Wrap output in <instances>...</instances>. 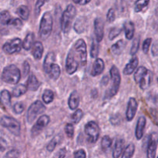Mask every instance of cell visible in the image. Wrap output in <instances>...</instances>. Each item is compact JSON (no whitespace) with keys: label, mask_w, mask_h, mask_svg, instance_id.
<instances>
[{"label":"cell","mask_w":158,"mask_h":158,"mask_svg":"<svg viewBox=\"0 0 158 158\" xmlns=\"http://www.w3.org/2000/svg\"><path fill=\"white\" fill-rule=\"evenodd\" d=\"M87 60L86 42L83 39L77 40L69 49L66 60V71L69 75L77 72L80 66H84Z\"/></svg>","instance_id":"6da1fadb"},{"label":"cell","mask_w":158,"mask_h":158,"mask_svg":"<svg viewBox=\"0 0 158 158\" xmlns=\"http://www.w3.org/2000/svg\"><path fill=\"white\" fill-rule=\"evenodd\" d=\"M110 78L112 80V85L105 93V95L103 97L104 100H110L117 94L120 88V82H121L120 71L117 66H113L110 70Z\"/></svg>","instance_id":"7a4b0ae2"},{"label":"cell","mask_w":158,"mask_h":158,"mask_svg":"<svg viewBox=\"0 0 158 158\" xmlns=\"http://www.w3.org/2000/svg\"><path fill=\"white\" fill-rule=\"evenodd\" d=\"M77 14V9L73 4H69L66 6V9L62 15L60 20L61 29L64 33H68L72 26L73 20L74 19Z\"/></svg>","instance_id":"3957f363"},{"label":"cell","mask_w":158,"mask_h":158,"mask_svg":"<svg viewBox=\"0 0 158 158\" xmlns=\"http://www.w3.org/2000/svg\"><path fill=\"white\" fill-rule=\"evenodd\" d=\"M21 78V72L15 65L11 64L3 69L2 80L9 84H17Z\"/></svg>","instance_id":"277c9868"},{"label":"cell","mask_w":158,"mask_h":158,"mask_svg":"<svg viewBox=\"0 0 158 158\" xmlns=\"http://www.w3.org/2000/svg\"><path fill=\"white\" fill-rule=\"evenodd\" d=\"M53 19L50 12H46L42 16L40 23L39 35L42 40H46L49 37L52 30Z\"/></svg>","instance_id":"5b68a950"},{"label":"cell","mask_w":158,"mask_h":158,"mask_svg":"<svg viewBox=\"0 0 158 158\" xmlns=\"http://www.w3.org/2000/svg\"><path fill=\"white\" fill-rule=\"evenodd\" d=\"M0 124H1L2 127L7 129L13 135L16 136V137L20 135V132H21L20 123L18 120H15L13 117H7V116H4V117H1Z\"/></svg>","instance_id":"8992f818"},{"label":"cell","mask_w":158,"mask_h":158,"mask_svg":"<svg viewBox=\"0 0 158 158\" xmlns=\"http://www.w3.org/2000/svg\"><path fill=\"white\" fill-rule=\"evenodd\" d=\"M46 110V106L40 100H36L30 105L27 112V121L32 123L37 117Z\"/></svg>","instance_id":"52a82bcc"},{"label":"cell","mask_w":158,"mask_h":158,"mask_svg":"<svg viewBox=\"0 0 158 158\" xmlns=\"http://www.w3.org/2000/svg\"><path fill=\"white\" fill-rule=\"evenodd\" d=\"M85 134L87 135L89 143H96L100 136V127L95 121H89L84 127Z\"/></svg>","instance_id":"ba28073f"},{"label":"cell","mask_w":158,"mask_h":158,"mask_svg":"<svg viewBox=\"0 0 158 158\" xmlns=\"http://www.w3.org/2000/svg\"><path fill=\"white\" fill-rule=\"evenodd\" d=\"M23 48V41L19 38H14L6 42L2 46V49L6 53L12 54L19 52Z\"/></svg>","instance_id":"9c48e42d"},{"label":"cell","mask_w":158,"mask_h":158,"mask_svg":"<svg viewBox=\"0 0 158 158\" xmlns=\"http://www.w3.org/2000/svg\"><path fill=\"white\" fill-rule=\"evenodd\" d=\"M49 122H50V118L48 115H42L41 117H39L36 123L33 125L31 130L32 137L38 136L43 131V129L49 124Z\"/></svg>","instance_id":"30bf717a"},{"label":"cell","mask_w":158,"mask_h":158,"mask_svg":"<svg viewBox=\"0 0 158 158\" xmlns=\"http://www.w3.org/2000/svg\"><path fill=\"white\" fill-rule=\"evenodd\" d=\"M158 145V134L153 132L150 134L149 140L148 143V149H147V157L155 158L157 148Z\"/></svg>","instance_id":"8fae6325"},{"label":"cell","mask_w":158,"mask_h":158,"mask_svg":"<svg viewBox=\"0 0 158 158\" xmlns=\"http://www.w3.org/2000/svg\"><path fill=\"white\" fill-rule=\"evenodd\" d=\"M138 103L134 97H131L127 103V107L126 111V118L127 121H131L134 118L137 113Z\"/></svg>","instance_id":"7c38bea8"},{"label":"cell","mask_w":158,"mask_h":158,"mask_svg":"<svg viewBox=\"0 0 158 158\" xmlns=\"http://www.w3.org/2000/svg\"><path fill=\"white\" fill-rule=\"evenodd\" d=\"M94 32L96 40L98 43L101 42L104 35V23L101 18H96L94 20Z\"/></svg>","instance_id":"4fadbf2b"},{"label":"cell","mask_w":158,"mask_h":158,"mask_svg":"<svg viewBox=\"0 0 158 158\" xmlns=\"http://www.w3.org/2000/svg\"><path fill=\"white\" fill-rule=\"evenodd\" d=\"M139 63V60L137 56H134L129 62L128 63H127V65L125 66L124 69H123V73L124 75L129 76L131 75L134 72L136 69L137 68Z\"/></svg>","instance_id":"5bb4252c"},{"label":"cell","mask_w":158,"mask_h":158,"mask_svg":"<svg viewBox=\"0 0 158 158\" xmlns=\"http://www.w3.org/2000/svg\"><path fill=\"white\" fill-rule=\"evenodd\" d=\"M146 118L144 117H139L135 130V136L137 140H140L143 137L145 126H146Z\"/></svg>","instance_id":"9a60e30c"},{"label":"cell","mask_w":158,"mask_h":158,"mask_svg":"<svg viewBox=\"0 0 158 158\" xmlns=\"http://www.w3.org/2000/svg\"><path fill=\"white\" fill-rule=\"evenodd\" d=\"M105 64L104 62L102 59L97 58L94 62L93 65V69L91 70V76L93 77H97V76L100 75L104 70Z\"/></svg>","instance_id":"2e32d148"},{"label":"cell","mask_w":158,"mask_h":158,"mask_svg":"<svg viewBox=\"0 0 158 158\" xmlns=\"http://www.w3.org/2000/svg\"><path fill=\"white\" fill-rule=\"evenodd\" d=\"M80 100L79 94L77 93V91L74 90L73 92L71 93L70 96L69 97V100H68V105H69V109H71L72 110L77 109L79 104H80Z\"/></svg>","instance_id":"e0dca14e"},{"label":"cell","mask_w":158,"mask_h":158,"mask_svg":"<svg viewBox=\"0 0 158 158\" xmlns=\"http://www.w3.org/2000/svg\"><path fill=\"white\" fill-rule=\"evenodd\" d=\"M41 83L38 80L37 77L35 75L32 74L29 77V79L26 83V88L30 91H35L40 88Z\"/></svg>","instance_id":"ac0fdd59"},{"label":"cell","mask_w":158,"mask_h":158,"mask_svg":"<svg viewBox=\"0 0 158 158\" xmlns=\"http://www.w3.org/2000/svg\"><path fill=\"white\" fill-rule=\"evenodd\" d=\"M43 51H44V47L41 42H35L33 45V49H32V54L33 56V58L35 60H41L43 56Z\"/></svg>","instance_id":"d6986e66"},{"label":"cell","mask_w":158,"mask_h":158,"mask_svg":"<svg viewBox=\"0 0 158 158\" xmlns=\"http://www.w3.org/2000/svg\"><path fill=\"white\" fill-rule=\"evenodd\" d=\"M123 29H124L125 36L128 40H132L134 35V31H135V27L133 22L127 20L123 24Z\"/></svg>","instance_id":"ffe728a7"},{"label":"cell","mask_w":158,"mask_h":158,"mask_svg":"<svg viewBox=\"0 0 158 158\" xmlns=\"http://www.w3.org/2000/svg\"><path fill=\"white\" fill-rule=\"evenodd\" d=\"M124 147V140L122 138H118L116 140V143L114 144V150H113V157L119 158L122 154V151Z\"/></svg>","instance_id":"44dd1931"},{"label":"cell","mask_w":158,"mask_h":158,"mask_svg":"<svg viewBox=\"0 0 158 158\" xmlns=\"http://www.w3.org/2000/svg\"><path fill=\"white\" fill-rule=\"evenodd\" d=\"M34 40H35V35L33 32H29L25 37L24 40L23 42V48L26 51H29L32 49V46L34 45Z\"/></svg>","instance_id":"7402d4cb"},{"label":"cell","mask_w":158,"mask_h":158,"mask_svg":"<svg viewBox=\"0 0 158 158\" xmlns=\"http://www.w3.org/2000/svg\"><path fill=\"white\" fill-rule=\"evenodd\" d=\"M54 61H55V54H54V52H48L47 55L45 57L44 62H43V69H44L46 73H47L50 66L54 63Z\"/></svg>","instance_id":"603a6c76"},{"label":"cell","mask_w":158,"mask_h":158,"mask_svg":"<svg viewBox=\"0 0 158 158\" xmlns=\"http://www.w3.org/2000/svg\"><path fill=\"white\" fill-rule=\"evenodd\" d=\"M0 103L4 107H9L11 105V94L7 89H3L0 93Z\"/></svg>","instance_id":"cb8c5ba5"},{"label":"cell","mask_w":158,"mask_h":158,"mask_svg":"<svg viewBox=\"0 0 158 158\" xmlns=\"http://www.w3.org/2000/svg\"><path fill=\"white\" fill-rule=\"evenodd\" d=\"M60 73H61V70H60V67L59 66V65L53 63L50 66L49 71H48V73L46 74L52 80H56L60 77Z\"/></svg>","instance_id":"d4e9b609"},{"label":"cell","mask_w":158,"mask_h":158,"mask_svg":"<svg viewBox=\"0 0 158 158\" xmlns=\"http://www.w3.org/2000/svg\"><path fill=\"white\" fill-rule=\"evenodd\" d=\"M151 81H152V73L150 70H148V73L143 77L141 80H140V83H138L139 86H140V88L143 90L144 89H147L151 85Z\"/></svg>","instance_id":"484cf974"},{"label":"cell","mask_w":158,"mask_h":158,"mask_svg":"<svg viewBox=\"0 0 158 158\" xmlns=\"http://www.w3.org/2000/svg\"><path fill=\"white\" fill-rule=\"evenodd\" d=\"M86 19L84 17H80L77 19V21L75 22L73 26V29L77 33H82L84 32L85 28H86Z\"/></svg>","instance_id":"4316f807"},{"label":"cell","mask_w":158,"mask_h":158,"mask_svg":"<svg viewBox=\"0 0 158 158\" xmlns=\"http://www.w3.org/2000/svg\"><path fill=\"white\" fill-rule=\"evenodd\" d=\"M124 47L125 42L123 40H120L117 43H114V45H112V46H111V51H112V52L114 55L119 56L122 53Z\"/></svg>","instance_id":"83f0119b"},{"label":"cell","mask_w":158,"mask_h":158,"mask_svg":"<svg viewBox=\"0 0 158 158\" xmlns=\"http://www.w3.org/2000/svg\"><path fill=\"white\" fill-rule=\"evenodd\" d=\"M148 69H147L146 67H144V66H140V67L137 68L134 76V80H135L136 83H140V80H141L142 79H143V77L148 73Z\"/></svg>","instance_id":"f1b7e54d"},{"label":"cell","mask_w":158,"mask_h":158,"mask_svg":"<svg viewBox=\"0 0 158 158\" xmlns=\"http://www.w3.org/2000/svg\"><path fill=\"white\" fill-rule=\"evenodd\" d=\"M27 91V88L26 86L23 84H18L13 88L12 92V95L14 97H19L21 96H23V94H25Z\"/></svg>","instance_id":"f546056e"},{"label":"cell","mask_w":158,"mask_h":158,"mask_svg":"<svg viewBox=\"0 0 158 158\" xmlns=\"http://www.w3.org/2000/svg\"><path fill=\"white\" fill-rule=\"evenodd\" d=\"M16 13L23 20H27L29 16V9L26 6H20L17 8Z\"/></svg>","instance_id":"4dcf8cb0"},{"label":"cell","mask_w":158,"mask_h":158,"mask_svg":"<svg viewBox=\"0 0 158 158\" xmlns=\"http://www.w3.org/2000/svg\"><path fill=\"white\" fill-rule=\"evenodd\" d=\"M134 152H135V146H134V144L132 143H129L123 151L121 158H132Z\"/></svg>","instance_id":"1f68e13d"},{"label":"cell","mask_w":158,"mask_h":158,"mask_svg":"<svg viewBox=\"0 0 158 158\" xmlns=\"http://www.w3.org/2000/svg\"><path fill=\"white\" fill-rule=\"evenodd\" d=\"M99 49H100L99 43L96 40V39H93L90 47V56L92 58H97L99 55Z\"/></svg>","instance_id":"d6a6232c"},{"label":"cell","mask_w":158,"mask_h":158,"mask_svg":"<svg viewBox=\"0 0 158 158\" xmlns=\"http://www.w3.org/2000/svg\"><path fill=\"white\" fill-rule=\"evenodd\" d=\"M11 19H12V16L9 11L4 10L0 12V23L2 25L9 26V23Z\"/></svg>","instance_id":"836d02e7"},{"label":"cell","mask_w":158,"mask_h":158,"mask_svg":"<svg viewBox=\"0 0 158 158\" xmlns=\"http://www.w3.org/2000/svg\"><path fill=\"white\" fill-rule=\"evenodd\" d=\"M54 100V93L50 89H46L43 94V100L46 104H49Z\"/></svg>","instance_id":"e575fe53"},{"label":"cell","mask_w":158,"mask_h":158,"mask_svg":"<svg viewBox=\"0 0 158 158\" xmlns=\"http://www.w3.org/2000/svg\"><path fill=\"white\" fill-rule=\"evenodd\" d=\"M150 2L148 0H139L135 2V6H134V12H140L143 10L144 8L148 6Z\"/></svg>","instance_id":"d590c367"},{"label":"cell","mask_w":158,"mask_h":158,"mask_svg":"<svg viewBox=\"0 0 158 158\" xmlns=\"http://www.w3.org/2000/svg\"><path fill=\"white\" fill-rule=\"evenodd\" d=\"M111 145H112V139L109 136H104L101 140V148L103 151H106L107 150H109Z\"/></svg>","instance_id":"8d00e7d4"},{"label":"cell","mask_w":158,"mask_h":158,"mask_svg":"<svg viewBox=\"0 0 158 158\" xmlns=\"http://www.w3.org/2000/svg\"><path fill=\"white\" fill-rule=\"evenodd\" d=\"M83 116V112L81 109H77V110L74 112V114L72 115V117H71V120H72L73 123L74 124H77L81 120L82 117Z\"/></svg>","instance_id":"74e56055"},{"label":"cell","mask_w":158,"mask_h":158,"mask_svg":"<svg viewBox=\"0 0 158 158\" xmlns=\"http://www.w3.org/2000/svg\"><path fill=\"white\" fill-rule=\"evenodd\" d=\"M59 141H60V137H58V136H57V137H55L54 138H52V140H50V142L48 143L47 146H46L47 151H49V152H52V151H54V149L56 148Z\"/></svg>","instance_id":"f35d334b"},{"label":"cell","mask_w":158,"mask_h":158,"mask_svg":"<svg viewBox=\"0 0 158 158\" xmlns=\"http://www.w3.org/2000/svg\"><path fill=\"white\" fill-rule=\"evenodd\" d=\"M139 47H140V37L137 36V38L134 39V40L133 41L132 46H131V54L132 56H134L138 51Z\"/></svg>","instance_id":"ab89813d"},{"label":"cell","mask_w":158,"mask_h":158,"mask_svg":"<svg viewBox=\"0 0 158 158\" xmlns=\"http://www.w3.org/2000/svg\"><path fill=\"white\" fill-rule=\"evenodd\" d=\"M122 29L119 27H114L110 29L109 32V40H114L116 37L118 36L121 32Z\"/></svg>","instance_id":"60d3db41"},{"label":"cell","mask_w":158,"mask_h":158,"mask_svg":"<svg viewBox=\"0 0 158 158\" xmlns=\"http://www.w3.org/2000/svg\"><path fill=\"white\" fill-rule=\"evenodd\" d=\"M65 133L68 137L72 138L74 135V126L73 123H66L65 126Z\"/></svg>","instance_id":"b9f144b4"},{"label":"cell","mask_w":158,"mask_h":158,"mask_svg":"<svg viewBox=\"0 0 158 158\" xmlns=\"http://www.w3.org/2000/svg\"><path fill=\"white\" fill-rule=\"evenodd\" d=\"M25 106L21 102H18L13 106V111L16 114H21L24 111Z\"/></svg>","instance_id":"7bdbcfd3"},{"label":"cell","mask_w":158,"mask_h":158,"mask_svg":"<svg viewBox=\"0 0 158 158\" xmlns=\"http://www.w3.org/2000/svg\"><path fill=\"white\" fill-rule=\"evenodd\" d=\"M115 19H116L115 10H114V9L111 8V9H110L109 10H108L107 14H106V20H107V22H109V23H113V22H114Z\"/></svg>","instance_id":"ee69618b"},{"label":"cell","mask_w":158,"mask_h":158,"mask_svg":"<svg viewBox=\"0 0 158 158\" xmlns=\"http://www.w3.org/2000/svg\"><path fill=\"white\" fill-rule=\"evenodd\" d=\"M151 43H152V39L151 38H147L146 40L143 41V46H142V49H143V52L144 53H148L149 51L150 46H151Z\"/></svg>","instance_id":"f6af8a7d"},{"label":"cell","mask_w":158,"mask_h":158,"mask_svg":"<svg viewBox=\"0 0 158 158\" xmlns=\"http://www.w3.org/2000/svg\"><path fill=\"white\" fill-rule=\"evenodd\" d=\"M150 114H151L152 121L154 124L158 127V111L155 109H150Z\"/></svg>","instance_id":"bcb514c9"},{"label":"cell","mask_w":158,"mask_h":158,"mask_svg":"<svg viewBox=\"0 0 158 158\" xmlns=\"http://www.w3.org/2000/svg\"><path fill=\"white\" fill-rule=\"evenodd\" d=\"M19 156V151L16 149H12L6 154V158H18Z\"/></svg>","instance_id":"7dc6e473"},{"label":"cell","mask_w":158,"mask_h":158,"mask_svg":"<svg viewBox=\"0 0 158 158\" xmlns=\"http://www.w3.org/2000/svg\"><path fill=\"white\" fill-rule=\"evenodd\" d=\"M22 25H23L22 20L18 18H12V19L10 20L9 23V26H15V27H20V26H22Z\"/></svg>","instance_id":"c3c4849f"},{"label":"cell","mask_w":158,"mask_h":158,"mask_svg":"<svg viewBox=\"0 0 158 158\" xmlns=\"http://www.w3.org/2000/svg\"><path fill=\"white\" fill-rule=\"evenodd\" d=\"M45 2H46V1H43V0H38V1H36L35 4V13L36 15H39L40 13L42 6L45 4Z\"/></svg>","instance_id":"681fc988"},{"label":"cell","mask_w":158,"mask_h":158,"mask_svg":"<svg viewBox=\"0 0 158 158\" xmlns=\"http://www.w3.org/2000/svg\"><path fill=\"white\" fill-rule=\"evenodd\" d=\"M74 158H86V151L83 149L77 150L74 152Z\"/></svg>","instance_id":"f907efd6"},{"label":"cell","mask_w":158,"mask_h":158,"mask_svg":"<svg viewBox=\"0 0 158 158\" xmlns=\"http://www.w3.org/2000/svg\"><path fill=\"white\" fill-rule=\"evenodd\" d=\"M23 74H24V77H26L28 74L29 73V71H30V66H29V63L27 61H25L23 64Z\"/></svg>","instance_id":"816d5d0a"},{"label":"cell","mask_w":158,"mask_h":158,"mask_svg":"<svg viewBox=\"0 0 158 158\" xmlns=\"http://www.w3.org/2000/svg\"><path fill=\"white\" fill-rule=\"evenodd\" d=\"M110 122L113 125H118L120 123V117L117 114L114 117H110Z\"/></svg>","instance_id":"f5cc1de1"},{"label":"cell","mask_w":158,"mask_h":158,"mask_svg":"<svg viewBox=\"0 0 158 158\" xmlns=\"http://www.w3.org/2000/svg\"><path fill=\"white\" fill-rule=\"evenodd\" d=\"M6 148H7V143H6V140L0 137V153L4 151L6 149Z\"/></svg>","instance_id":"db71d44e"},{"label":"cell","mask_w":158,"mask_h":158,"mask_svg":"<svg viewBox=\"0 0 158 158\" xmlns=\"http://www.w3.org/2000/svg\"><path fill=\"white\" fill-rule=\"evenodd\" d=\"M151 53L154 56H158V42L153 44L152 48H151Z\"/></svg>","instance_id":"11a10c76"},{"label":"cell","mask_w":158,"mask_h":158,"mask_svg":"<svg viewBox=\"0 0 158 158\" xmlns=\"http://www.w3.org/2000/svg\"><path fill=\"white\" fill-rule=\"evenodd\" d=\"M66 149L65 148H62L60 151H59V154L58 156H57V158H65L66 157Z\"/></svg>","instance_id":"9f6ffc18"},{"label":"cell","mask_w":158,"mask_h":158,"mask_svg":"<svg viewBox=\"0 0 158 158\" xmlns=\"http://www.w3.org/2000/svg\"><path fill=\"white\" fill-rule=\"evenodd\" d=\"M73 2L76 3V4L84 6V5H86L89 2H90V0H74Z\"/></svg>","instance_id":"6f0895ef"},{"label":"cell","mask_w":158,"mask_h":158,"mask_svg":"<svg viewBox=\"0 0 158 158\" xmlns=\"http://www.w3.org/2000/svg\"><path fill=\"white\" fill-rule=\"evenodd\" d=\"M109 82V78L108 77H104L103 79H102V82H101V84L103 85H106Z\"/></svg>","instance_id":"680465c9"},{"label":"cell","mask_w":158,"mask_h":158,"mask_svg":"<svg viewBox=\"0 0 158 158\" xmlns=\"http://www.w3.org/2000/svg\"><path fill=\"white\" fill-rule=\"evenodd\" d=\"M155 14H156V15H157V16H158V7L155 9Z\"/></svg>","instance_id":"91938a15"},{"label":"cell","mask_w":158,"mask_h":158,"mask_svg":"<svg viewBox=\"0 0 158 158\" xmlns=\"http://www.w3.org/2000/svg\"><path fill=\"white\" fill-rule=\"evenodd\" d=\"M157 81H158V77H157Z\"/></svg>","instance_id":"94428289"},{"label":"cell","mask_w":158,"mask_h":158,"mask_svg":"<svg viewBox=\"0 0 158 158\" xmlns=\"http://www.w3.org/2000/svg\"><path fill=\"white\" fill-rule=\"evenodd\" d=\"M157 158H158V157H157Z\"/></svg>","instance_id":"6125c7cd"}]
</instances>
